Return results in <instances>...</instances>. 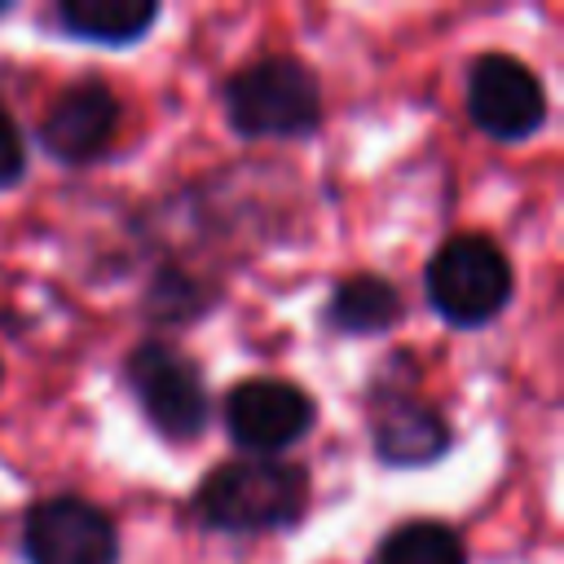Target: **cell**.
Segmentation results:
<instances>
[{"mask_svg": "<svg viewBox=\"0 0 564 564\" xmlns=\"http://www.w3.org/2000/svg\"><path fill=\"white\" fill-rule=\"evenodd\" d=\"M0 383H4V366H0Z\"/></svg>", "mask_w": 564, "mask_h": 564, "instance_id": "9a60e30c", "label": "cell"}, {"mask_svg": "<svg viewBox=\"0 0 564 564\" xmlns=\"http://www.w3.org/2000/svg\"><path fill=\"white\" fill-rule=\"evenodd\" d=\"M322 322L335 335L375 339V335H388L392 326L405 322V295H401V286L392 278L361 269V273H348V278H339L330 286Z\"/></svg>", "mask_w": 564, "mask_h": 564, "instance_id": "8fae6325", "label": "cell"}, {"mask_svg": "<svg viewBox=\"0 0 564 564\" xmlns=\"http://www.w3.org/2000/svg\"><path fill=\"white\" fill-rule=\"evenodd\" d=\"M313 489H308V467L291 458H229L212 467L194 494H189V516L225 538H269V533H291L308 516Z\"/></svg>", "mask_w": 564, "mask_h": 564, "instance_id": "6da1fadb", "label": "cell"}, {"mask_svg": "<svg viewBox=\"0 0 564 564\" xmlns=\"http://www.w3.org/2000/svg\"><path fill=\"white\" fill-rule=\"evenodd\" d=\"M423 295L445 326L485 330L507 313L516 295V269L489 234L467 229L432 251L423 264Z\"/></svg>", "mask_w": 564, "mask_h": 564, "instance_id": "3957f363", "label": "cell"}, {"mask_svg": "<svg viewBox=\"0 0 564 564\" xmlns=\"http://www.w3.org/2000/svg\"><path fill=\"white\" fill-rule=\"evenodd\" d=\"M370 564H467V542L454 524L419 516L383 533Z\"/></svg>", "mask_w": 564, "mask_h": 564, "instance_id": "4fadbf2b", "label": "cell"}, {"mask_svg": "<svg viewBox=\"0 0 564 564\" xmlns=\"http://www.w3.org/2000/svg\"><path fill=\"white\" fill-rule=\"evenodd\" d=\"M220 419L229 441L251 458H278L291 445H300L317 423V401L295 383L278 375H251L238 379L225 401Z\"/></svg>", "mask_w": 564, "mask_h": 564, "instance_id": "8992f818", "label": "cell"}, {"mask_svg": "<svg viewBox=\"0 0 564 564\" xmlns=\"http://www.w3.org/2000/svg\"><path fill=\"white\" fill-rule=\"evenodd\" d=\"M26 137L18 128V119L9 115V106H0V189H13L26 176Z\"/></svg>", "mask_w": 564, "mask_h": 564, "instance_id": "5bb4252c", "label": "cell"}, {"mask_svg": "<svg viewBox=\"0 0 564 564\" xmlns=\"http://www.w3.org/2000/svg\"><path fill=\"white\" fill-rule=\"evenodd\" d=\"M123 388L132 392L150 432L172 445H189L212 427V392L203 366L167 339H141L128 348Z\"/></svg>", "mask_w": 564, "mask_h": 564, "instance_id": "277c9868", "label": "cell"}, {"mask_svg": "<svg viewBox=\"0 0 564 564\" xmlns=\"http://www.w3.org/2000/svg\"><path fill=\"white\" fill-rule=\"evenodd\" d=\"M119 123H123L119 93L106 79L84 75L53 93L48 110L35 123V141L62 167H93L97 159L110 154Z\"/></svg>", "mask_w": 564, "mask_h": 564, "instance_id": "ba28073f", "label": "cell"}, {"mask_svg": "<svg viewBox=\"0 0 564 564\" xmlns=\"http://www.w3.org/2000/svg\"><path fill=\"white\" fill-rule=\"evenodd\" d=\"M463 101H467L471 128L498 145L533 141L551 115V97H546L542 75L529 62H520L516 53L471 57L467 79H463Z\"/></svg>", "mask_w": 564, "mask_h": 564, "instance_id": "5b68a950", "label": "cell"}, {"mask_svg": "<svg viewBox=\"0 0 564 564\" xmlns=\"http://www.w3.org/2000/svg\"><path fill=\"white\" fill-rule=\"evenodd\" d=\"M26 564H119L123 542L106 507L84 494H48L22 511L18 533Z\"/></svg>", "mask_w": 564, "mask_h": 564, "instance_id": "52a82bcc", "label": "cell"}, {"mask_svg": "<svg viewBox=\"0 0 564 564\" xmlns=\"http://www.w3.org/2000/svg\"><path fill=\"white\" fill-rule=\"evenodd\" d=\"M220 110L238 141H304L322 128V84L308 62L264 53L220 84Z\"/></svg>", "mask_w": 564, "mask_h": 564, "instance_id": "7a4b0ae2", "label": "cell"}, {"mask_svg": "<svg viewBox=\"0 0 564 564\" xmlns=\"http://www.w3.org/2000/svg\"><path fill=\"white\" fill-rule=\"evenodd\" d=\"M220 300V286L212 278H198L181 264H163L150 273L145 295H141V313L154 326H194L198 317H207Z\"/></svg>", "mask_w": 564, "mask_h": 564, "instance_id": "7c38bea8", "label": "cell"}, {"mask_svg": "<svg viewBox=\"0 0 564 564\" xmlns=\"http://www.w3.org/2000/svg\"><path fill=\"white\" fill-rule=\"evenodd\" d=\"M48 18L66 40L97 44V48H132L154 31V22L163 18V4L159 0H57Z\"/></svg>", "mask_w": 564, "mask_h": 564, "instance_id": "30bf717a", "label": "cell"}, {"mask_svg": "<svg viewBox=\"0 0 564 564\" xmlns=\"http://www.w3.org/2000/svg\"><path fill=\"white\" fill-rule=\"evenodd\" d=\"M366 405H370V449L383 467L414 471V467L441 463L454 449V427L419 392H410L392 379L388 383L375 379L366 392Z\"/></svg>", "mask_w": 564, "mask_h": 564, "instance_id": "9c48e42d", "label": "cell"}]
</instances>
